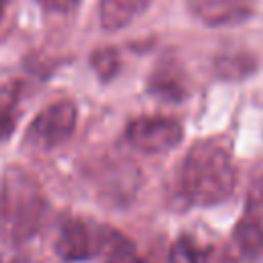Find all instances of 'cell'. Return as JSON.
<instances>
[{"mask_svg":"<svg viewBox=\"0 0 263 263\" xmlns=\"http://www.w3.org/2000/svg\"><path fill=\"white\" fill-rule=\"evenodd\" d=\"M90 66L97 72L99 80L109 82L119 72V53L113 47H101L90 55Z\"/></svg>","mask_w":263,"mask_h":263,"instance_id":"5bb4252c","label":"cell"},{"mask_svg":"<svg viewBox=\"0 0 263 263\" xmlns=\"http://www.w3.org/2000/svg\"><path fill=\"white\" fill-rule=\"evenodd\" d=\"M21 115V84L0 86V142L8 140L18 123Z\"/></svg>","mask_w":263,"mask_h":263,"instance_id":"7c38bea8","label":"cell"},{"mask_svg":"<svg viewBox=\"0 0 263 263\" xmlns=\"http://www.w3.org/2000/svg\"><path fill=\"white\" fill-rule=\"evenodd\" d=\"M47 197L37 177L23 166L0 175V240L21 245L31 240L47 216Z\"/></svg>","mask_w":263,"mask_h":263,"instance_id":"7a4b0ae2","label":"cell"},{"mask_svg":"<svg viewBox=\"0 0 263 263\" xmlns=\"http://www.w3.org/2000/svg\"><path fill=\"white\" fill-rule=\"evenodd\" d=\"M125 140L144 154H164L175 150L183 140V125L164 115L136 117L125 125Z\"/></svg>","mask_w":263,"mask_h":263,"instance_id":"277c9868","label":"cell"},{"mask_svg":"<svg viewBox=\"0 0 263 263\" xmlns=\"http://www.w3.org/2000/svg\"><path fill=\"white\" fill-rule=\"evenodd\" d=\"M39 6L47 12H55V14H68L72 12L80 0H37Z\"/></svg>","mask_w":263,"mask_h":263,"instance_id":"9a60e30c","label":"cell"},{"mask_svg":"<svg viewBox=\"0 0 263 263\" xmlns=\"http://www.w3.org/2000/svg\"><path fill=\"white\" fill-rule=\"evenodd\" d=\"M146 82H148L146 88L150 95H154L162 101H168V103H181L189 95V82L185 78V72L171 58H162L154 66V70Z\"/></svg>","mask_w":263,"mask_h":263,"instance_id":"ba28073f","label":"cell"},{"mask_svg":"<svg viewBox=\"0 0 263 263\" xmlns=\"http://www.w3.org/2000/svg\"><path fill=\"white\" fill-rule=\"evenodd\" d=\"M78 109L72 101L60 99L37 113L27 127L25 142L37 150H51L64 144L76 129Z\"/></svg>","mask_w":263,"mask_h":263,"instance_id":"3957f363","label":"cell"},{"mask_svg":"<svg viewBox=\"0 0 263 263\" xmlns=\"http://www.w3.org/2000/svg\"><path fill=\"white\" fill-rule=\"evenodd\" d=\"M0 263H39V261L29 255H23V253H12V255L0 257Z\"/></svg>","mask_w":263,"mask_h":263,"instance_id":"2e32d148","label":"cell"},{"mask_svg":"<svg viewBox=\"0 0 263 263\" xmlns=\"http://www.w3.org/2000/svg\"><path fill=\"white\" fill-rule=\"evenodd\" d=\"M150 0H99V21L105 31H117L138 18Z\"/></svg>","mask_w":263,"mask_h":263,"instance_id":"9c48e42d","label":"cell"},{"mask_svg":"<svg viewBox=\"0 0 263 263\" xmlns=\"http://www.w3.org/2000/svg\"><path fill=\"white\" fill-rule=\"evenodd\" d=\"M220 263H263V226L253 218H242Z\"/></svg>","mask_w":263,"mask_h":263,"instance_id":"52a82bcc","label":"cell"},{"mask_svg":"<svg viewBox=\"0 0 263 263\" xmlns=\"http://www.w3.org/2000/svg\"><path fill=\"white\" fill-rule=\"evenodd\" d=\"M236 164L226 146L214 140L195 142L179 164L177 189L189 205H218L236 187Z\"/></svg>","mask_w":263,"mask_h":263,"instance_id":"6da1fadb","label":"cell"},{"mask_svg":"<svg viewBox=\"0 0 263 263\" xmlns=\"http://www.w3.org/2000/svg\"><path fill=\"white\" fill-rule=\"evenodd\" d=\"M210 249L197 238L181 234L171 247V263H208Z\"/></svg>","mask_w":263,"mask_h":263,"instance_id":"4fadbf2b","label":"cell"},{"mask_svg":"<svg viewBox=\"0 0 263 263\" xmlns=\"http://www.w3.org/2000/svg\"><path fill=\"white\" fill-rule=\"evenodd\" d=\"M6 4H8V0H0V21H2V16H4V10H6Z\"/></svg>","mask_w":263,"mask_h":263,"instance_id":"e0dca14e","label":"cell"},{"mask_svg":"<svg viewBox=\"0 0 263 263\" xmlns=\"http://www.w3.org/2000/svg\"><path fill=\"white\" fill-rule=\"evenodd\" d=\"M214 70L224 80H242L257 70V62L245 51H226L214 60Z\"/></svg>","mask_w":263,"mask_h":263,"instance_id":"8fae6325","label":"cell"},{"mask_svg":"<svg viewBox=\"0 0 263 263\" xmlns=\"http://www.w3.org/2000/svg\"><path fill=\"white\" fill-rule=\"evenodd\" d=\"M103 234H105V226L82 218H70L60 226L55 238V253L60 259L68 263L97 259L103 242Z\"/></svg>","mask_w":263,"mask_h":263,"instance_id":"5b68a950","label":"cell"},{"mask_svg":"<svg viewBox=\"0 0 263 263\" xmlns=\"http://www.w3.org/2000/svg\"><path fill=\"white\" fill-rule=\"evenodd\" d=\"M99 263H140L136 245L115 228L105 226L103 242L97 255Z\"/></svg>","mask_w":263,"mask_h":263,"instance_id":"30bf717a","label":"cell"},{"mask_svg":"<svg viewBox=\"0 0 263 263\" xmlns=\"http://www.w3.org/2000/svg\"><path fill=\"white\" fill-rule=\"evenodd\" d=\"M189 12L208 27H230L249 21L257 0H185Z\"/></svg>","mask_w":263,"mask_h":263,"instance_id":"8992f818","label":"cell"}]
</instances>
